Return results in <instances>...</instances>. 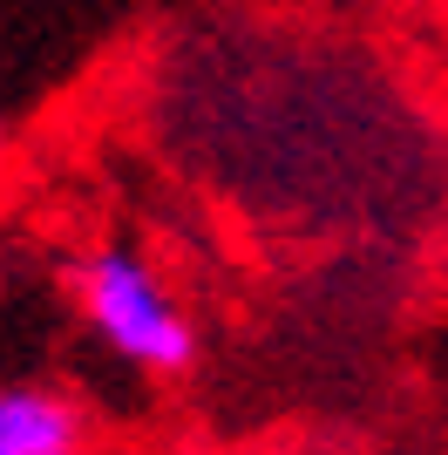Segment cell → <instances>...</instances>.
<instances>
[{"label": "cell", "instance_id": "obj_1", "mask_svg": "<svg viewBox=\"0 0 448 455\" xmlns=\"http://www.w3.org/2000/svg\"><path fill=\"white\" fill-rule=\"evenodd\" d=\"M75 306H82V326L109 347L116 361L143 367V374H190L197 361V326L177 306V292L164 285V272L149 266L136 245L123 238H102V245H82L68 266Z\"/></svg>", "mask_w": 448, "mask_h": 455}, {"label": "cell", "instance_id": "obj_3", "mask_svg": "<svg viewBox=\"0 0 448 455\" xmlns=\"http://www.w3.org/2000/svg\"><path fill=\"white\" fill-rule=\"evenodd\" d=\"M0 164H7V123H0Z\"/></svg>", "mask_w": 448, "mask_h": 455}, {"label": "cell", "instance_id": "obj_2", "mask_svg": "<svg viewBox=\"0 0 448 455\" xmlns=\"http://www.w3.org/2000/svg\"><path fill=\"white\" fill-rule=\"evenodd\" d=\"M0 455H89V415L61 387H0Z\"/></svg>", "mask_w": 448, "mask_h": 455}]
</instances>
